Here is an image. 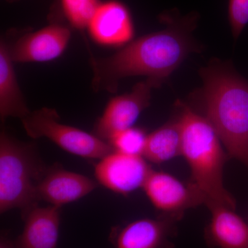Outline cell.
I'll return each mask as SVG.
<instances>
[{
	"label": "cell",
	"mask_w": 248,
	"mask_h": 248,
	"mask_svg": "<svg viewBox=\"0 0 248 248\" xmlns=\"http://www.w3.org/2000/svg\"><path fill=\"white\" fill-rule=\"evenodd\" d=\"M163 19L169 24L164 30L140 37L111 56L91 58L94 91L115 93L120 80L135 76H146L161 86L197 49L191 37L197 16Z\"/></svg>",
	"instance_id": "1"
},
{
	"label": "cell",
	"mask_w": 248,
	"mask_h": 248,
	"mask_svg": "<svg viewBox=\"0 0 248 248\" xmlns=\"http://www.w3.org/2000/svg\"><path fill=\"white\" fill-rule=\"evenodd\" d=\"M201 74L205 118L228 155L248 169V81L221 65H210Z\"/></svg>",
	"instance_id": "2"
},
{
	"label": "cell",
	"mask_w": 248,
	"mask_h": 248,
	"mask_svg": "<svg viewBox=\"0 0 248 248\" xmlns=\"http://www.w3.org/2000/svg\"><path fill=\"white\" fill-rule=\"evenodd\" d=\"M182 135V154L190 166L192 182L206 198L236 208V202L223 184V167L226 157L215 129L186 104L179 102Z\"/></svg>",
	"instance_id": "3"
},
{
	"label": "cell",
	"mask_w": 248,
	"mask_h": 248,
	"mask_svg": "<svg viewBox=\"0 0 248 248\" xmlns=\"http://www.w3.org/2000/svg\"><path fill=\"white\" fill-rule=\"evenodd\" d=\"M35 146L0 135V212L19 209L22 214L38 205L37 186L48 169Z\"/></svg>",
	"instance_id": "4"
},
{
	"label": "cell",
	"mask_w": 248,
	"mask_h": 248,
	"mask_svg": "<svg viewBox=\"0 0 248 248\" xmlns=\"http://www.w3.org/2000/svg\"><path fill=\"white\" fill-rule=\"evenodd\" d=\"M22 122L31 138L48 139L63 151L77 156L101 159L114 151L109 143L94 134L61 123L55 109L42 108L32 111Z\"/></svg>",
	"instance_id": "5"
},
{
	"label": "cell",
	"mask_w": 248,
	"mask_h": 248,
	"mask_svg": "<svg viewBox=\"0 0 248 248\" xmlns=\"http://www.w3.org/2000/svg\"><path fill=\"white\" fill-rule=\"evenodd\" d=\"M159 86L154 79H146L135 85L130 93L112 98L94 125V135L108 143L116 134L133 127L149 107L152 91Z\"/></svg>",
	"instance_id": "6"
},
{
	"label": "cell",
	"mask_w": 248,
	"mask_h": 248,
	"mask_svg": "<svg viewBox=\"0 0 248 248\" xmlns=\"http://www.w3.org/2000/svg\"><path fill=\"white\" fill-rule=\"evenodd\" d=\"M142 188L155 208L177 220L186 210L206 203L193 183L184 184L166 172L152 170Z\"/></svg>",
	"instance_id": "7"
},
{
	"label": "cell",
	"mask_w": 248,
	"mask_h": 248,
	"mask_svg": "<svg viewBox=\"0 0 248 248\" xmlns=\"http://www.w3.org/2000/svg\"><path fill=\"white\" fill-rule=\"evenodd\" d=\"M151 170L143 156L114 151L99 159L94 175L106 188L125 195L142 188Z\"/></svg>",
	"instance_id": "8"
},
{
	"label": "cell",
	"mask_w": 248,
	"mask_h": 248,
	"mask_svg": "<svg viewBox=\"0 0 248 248\" xmlns=\"http://www.w3.org/2000/svg\"><path fill=\"white\" fill-rule=\"evenodd\" d=\"M71 31L65 26L52 24L18 39L9 46L14 62H46L58 58L66 50Z\"/></svg>",
	"instance_id": "9"
},
{
	"label": "cell",
	"mask_w": 248,
	"mask_h": 248,
	"mask_svg": "<svg viewBox=\"0 0 248 248\" xmlns=\"http://www.w3.org/2000/svg\"><path fill=\"white\" fill-rule=\"evenodd\" d=\"M177 221L166 215L136 220L113 230L110 240L115 248H172Z\"/></svg>",
	"instance_id": "10"
},
{
	"label": "cell",
	"mask_w": 248,
	"mask_h": 248,
	"mask_svg": "<svg viewBox=\"0 0 248 248\" xmlns=\"http://www.w3.org/2000/svg\"><path fill=\"white\" fill-rule=\"evenodd\" d=\"M97 187V183L79 173L67 170L61 166L48 167L37 186L39 200L61 208L83 198Z\"/></svg>",
	"instance_id": "11"
},
{
	"label": "cell",
	"mask_w": 248,
	"mask_h": 248,
	"mask_svg": "<svg viewBox=\"0 0 248 248\" xmlns=\"http://www.w3.org/2000/svg\"><path fill=\"white\" fill-rule=\"evenodd\" d=\"M93 40L99 45L118 46L133 38L134 27L128 8L120 1L101 2L88 24Z\"/></svg>",
	"instance_id": "12"
},
{
	"label": "cell",
	"mask_w": 248,
	"mask_h": 248,
	"mask_svg": "<svg viewBox=\"0 0 248 248\" xmlns=\"http://www.w3.org/2000/svg\"><path fill=\"white\" fill-rule=\"evenodd\" d=\"M22 215L24 226L15 240L17 248H57L61 221L60 208L36 205Z\"/></svg>",
	"instance_id": "13"
},
{
	"label": "cell",
	"mask_w": 248,
	"mask_h": 248,
	"mask_svg": "<svg viewBox=\"0 0 248 248\" xmlns=\"http://www.w3.org/2000/svg\"><path fill=\"white\" fill-rule=\"evenodd\" d=\"M211 220L205 231V239L212 247L248 248V223L234 209L209 202Z\"/></svg>",
	"instance_id": "14"
},
{
	"label": "cell",
	"mask_w": 248,
	"mask_h": 248,
	"mask_svg": "<svg viewBox=\"0 0 248 248\" xmlns=\"http://www.w3.org/2000/svg\"><path fill=\"white\" fill-rule=\"evenodd\" d=\"M9 46L4 40L0 45V116L1 122L9 117H19L22 120L30 114L20 88Z\"/></svg>",
	"instance_id": "15"
},
{
	"label": "cell",
	"mask_w": 248,
	"mask_h": 248,
	"mask_svg": "<svg viewBox=\"0 0 248 248\" xmlns=\"http://www.w3.org/2000/svg\"><path fill=\"white\" fill-rule=\"evenodd\" d=\"M182 154V135L179 117L147 135L143 152V156L147 161L161 164Z\"/></svg>",
	"instance_id": "16"
},
{
	"label": "cell",
	"mask_w": 248,
	"mask_h": 248,
	"mask_svg": "<svg viewBox=\"0 0 248 248\" xmlns=\"http://www.w3.org/2000/svg\"><path fill=\"white\" fill-rule=\"evenodd\" d=\"M101 2L100 0H61V6L71 25L78 29H84L87 28Z\"/></svg>",
	"instance_id": "17"
},
{
	"label": "cell",
	"mask_w": 248,
	"mask_h": 248,
	"mask_svg": "<svg viewBox=\"0 0 248 248\" xmlns=\"http://www.w3.org/2000/svg\"><path fill=\"white\" fill-rule=\"evenodd\" d=\"M147 135L142 129L132 127L116 134L108 143L114 151L143 156Z\"/></svg>",
	"instance_id": "18"
},
{
	"label": "cell",
	"mask_w": 248,
	"mask_h": 248,
	"mask_svg": "<svg viewBox=\"0 0 248 248\" xmlns=\"http://www.w3.org/2000/svg\"><path fill=\"white\" fill-rule=\"evenodd\" d=\"M228 16L233 36L237 38L248 24V0H229Z\"/></svg>",
	"instance_id": "19"
},
{
	"label": "cell",
	"mask_w": 248,
	"mask_h": 248,
	"mask_svg": "<svg viewBox=\"0 0 248 248\" xmlns=\"http://www.w3.org/2000/svg\"><path fill=\"white\" fill-rule=\"evenodd\" d=\"M0 248H17L15 240L11 239L7 234H1Z\"/></svg>",
	"instance_id": "20"
}]
</instances>
